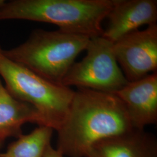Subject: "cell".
I'll use <instances>...</instances> for the list:
<instances>
[{
	"instance_id": "cell-1",
	"label": "cell",
	"mask_w": 157,
	"mask_h": 157,
	"mask_svg": "<svg viewBox=\"0 0 157 157\" xmlns=\"http://www.w3.org/2000/svg\"><path fill=\"white\" fill-rule=\"evenodd\" d=\"M132 129L124 104L115 93L78 88L56 131L57 150L69 157H86L98 141Z\"/></svg>"
},
{
	"instance_id": "cell-8",
	"label": "cell",
	"mask_w": 157,
	"mask_h": 157,
	"mask_svg": "<svg viewBox=\"0 0 157 157\" xmlns=\"http://www.w3.org/2000/svg\"><path fill=\"white\" fill-rule=\"evenodd\" d=\"M115 94L122 101L133 129L157 123V72L129 82Z\"/></svg>"
},
{
	"instance_id": "cell-11",
	"label": "cell",
	"mask_w": 157,
	"mask_h": 157,
	"mask_svg": "<svg viewBox=\"0 0 157 157\" xmlns=\"http://www.w3.org/2000/svg\"><path fill=\"white\" fill-rule=\"evenodd\" d=\"M54 130L39 126L28 135H21L11 143L0 157H43L47 147L51 144Z\"/></svg>"
},
{
	"instance_id": "cell-9",
	"label": "cell",
	"mask_w": 157,
	"mask_h": 157,
	"mask_svg": "<svg viewBox=\"0 0 157 157\" xmlns=\"http://www.w3.org/2000/svg\"><path fill=\"white\" fill-rule=\"evenodd\" d=\"M86 157H157V141L144 129L129 131L98 141Z\"/></svg>"
},
{
	"instance_id": "cell-5",
	"label": "cell",
	"mask_w": 157,
	"mask_h": 157,
	"mask_svg": "<svg viewBox=\"0 0 157 157\" xmlns=\"http://www.w3.org/2000/svg\"><path fill=\"white\" fill-rule=\"evenodd\" d=\"M86 50V56L74 63L62 86L115 93L129 83L116 59L113 43L102 36L90 38Z\"/></svg>"
},
{
	"instance_id": "cell-10",
	"label": "cell",
	"mask_w": 157,
	"mask_h": 157,
	"mask_svg": "<svg viewBox=\"0 0 157 157\" xmlns=\"http://www.w3.org/2000/svg\"><path fill=\"white\" fill-rule=\"evenodd\" d=\"M26 123L41 126L37 111L32 105L12 96L0 78V149L8 138L17 139L22 135V127Z\"/></svg>"
},
{
	"instance_id": "cell-4",
	"label": "cell",
	"mask_w": 157,
	"mask_h": 157,
	"mask_svg": "<svg viewBox=\"0 0 157 157\" xmlns=\"http://www.w3.org/2000/svg\"><path fill=\"white\" fill-rule=\"evenodd\" d=\"M0 78L10 94L33 106L41 126L57 131L67 115L75 91L42 78L5 56L0 45Z\"/></svg>"
},
{
	"instance_id": "cell-12",
	"label": "cell",
	"mask_w": 157,
	"mask_h": 157,
	"mask_svg": "<svg viewBox=\"0 0 157 157\" xmlns=\"http://www.w3.org/2000/svg\"><path fill=\"white\" fill-rule=\"evenodd\" d=\"M61 152L57 149H54L50 144L47 147L43 157H63Z\"/></svg>"
},
{
	"instance_id": "cell-6",
	"label": "cell",
	"mask_w": 157,
	"mask_h": 157,
	"mask_svg": "<svg viewBox=\"0 0 157 157\" xmlns=\"http://www.w3.org/2000/svg\"><path fill=\"white\" fill-rule=\"evenodd\" d=\"M113 51L128 82L157 72V24L125 35L113 43Z\"/></svg>"
},
{
	"instance_id": "cell-3",
	"label": "cell",
	"mask_w": 157,
	"mask_h": 157,
	"mask_svg": "<svg viewBox=\"0 0 157 157\" xmlns=\"http://www.w3.org/2000/svg\"><path fill=\"white\" fill-rule=\"evenodd\" d=\"M90 38L59 30H34L23 43L3 50L6 56L51 82L62 80L78 54L86 50Z\"/></svg>"
},
{
	"instance_id": "cell-7",
	"label": "cell",
	"mask_w": 157,
	"mask_h": 157,
	"mask_svg": "<svg viewBox=\"0 0 157 157\" xmlns=\"http://www.w3.org/2000/svg\"><path fill=\"white\" fill-rule=\"evenodd\" d=\"M102 36L112 43L141 26L157 24V0H112Z\"/></svg>"
},
{
	"instance_id": "cell-2",
	"label": "cell",
	"mask_w": 157,
	"mask_h": 157,
	"mask_svg": "<svg viewBox=\"0 0 157 157\" xmlns=\"http://www.w3.org/2000/svg\"><path fill=\"white\" fill-rule=\"evenodd\" d=\"M112 0H13L0 9V21L49 23L59 30L93 38L101 36Z\"/></svg>"
},
{
	"instance_id": "cell-13",
	"label": "cell",
	"mask_w": 157,
	"mask_h": 157,
	"mask_svg": "<svg viewBox=\"0 0 157 157\" xmlns=\"http://www.w3.org/2000/svg\"><path fill=\"white\" fill-rule=\"evenodd\" d=\"M6 2V1L4 0H0V9L4 6Z\"/></svg>"
}]
</instances>
